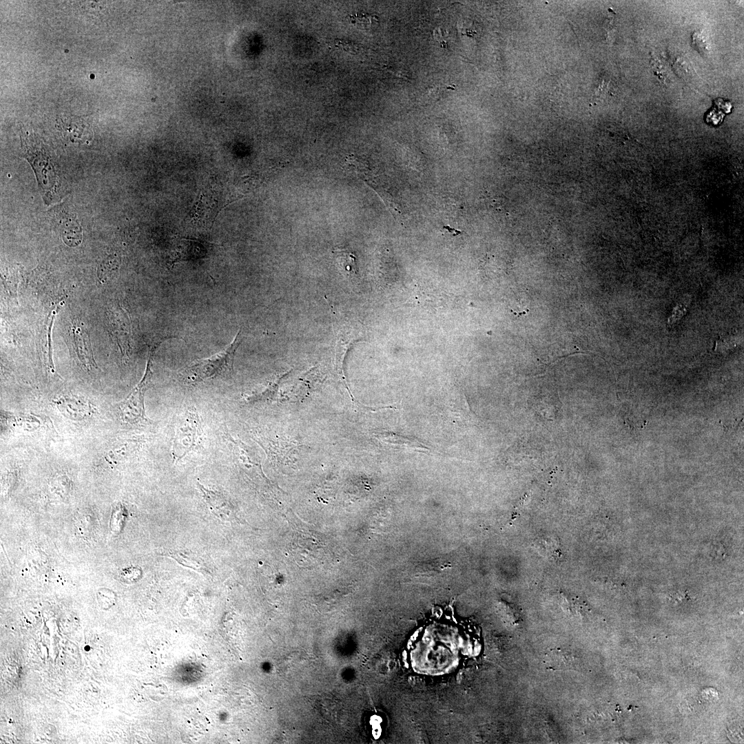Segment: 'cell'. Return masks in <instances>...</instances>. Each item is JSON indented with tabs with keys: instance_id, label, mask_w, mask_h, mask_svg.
<instances>
[{
	"instance_id": "1",
	"label": "cell",
	"mask_w": 744,
	"mask_h": 744,
	"mask_svg": "<svg viewBox=\"0 0 744 744\" xmlns=\"http://www.w3.org/2000/svg\"><path fill=\"white\" fill-rule=\"evenodd\" d=\"M242 342L238 331L233 341L220 352L205 359L197 360L179 373L185 384L195 385L204 381L225 377L233 370L234 355Z\"/></svg>"
},
{
	"instance_id": "2",
	"label": "cell",
	"mask_w": 744,
	"mask_h": 744,
	"mask_svg": "<svg viewBox=\"0 0 744 744\" xmlns=\"http://www.w3.org/2000/svg\"><path fill=\"white\" fill-rule=\"evenodd\" d=\"M201 419L194 408H187L176 420L172 444V457L175 462L188 453L203 446Z\"/></svg>"
},
{
	"instance_id": "3",
	"label": "cell",
	"mask_w": 744,
	"mask_h": 744,
	"mask_svg": "<svg viewBox=\"0 0 744 744\" xmlns=\"http://www.w3.org/2000/svg\"><path fill=\"white\" fill-rule=\"evenodd\" d=\"M152 358L148 360L144 375L131 393L117 406V413L124 423L142 426L151 423L145 413L144 395L152 375Z\"/></svg>"
},
{
	"instance_id": "4",
	"label": "cell",
	"mask_w": 744,
	"mask_h": 744,
	"mask_svg": "<svg viewBox=\"0 0 744 744\" xmlns=\"http://www.w3.org/2000/svg\"><path fill=\"white\" fill-rule=\"evenodd\" d=\"M54 403L63 414L71 420L81 421L90 418L96 410L90 402L74 396H64Z\"/></svg>"
},
{
	"instance_id": "5",
	"label": "cell",
	"mask_w": 744,
	"mask_h": 744,
	"mask_svg": "<svg viewBox=\"0 0 744 744\" xmlns=\"http://www.w3.org/2000/svg\"><path fill=\"white\" fill-rule=\"evenodd\" d=\"M198 487L207 507L215 515L223 520L233 517V506L224 494L206 488L200 484H198Z\"/></svg>"
},
{
	"instance_id": "6",
	"label": "cell",
	"mask_w": 744,
	"mask_h": 744,
	"mask_svg": "<svg viewBox=\"0 0 744 744\" xmlns=\"http://www.w3.org/2000/svg\"><path fill=\"white\" fill-rule=\"evenodd\" d=\"M141 446V441L135 438H124L113 444L105 453L104 459L110 464H118L130 459L136 455Z\"/></svg>"
},
{
	"instance_id": "7",
	"label": "cell",
	"mask_w": 744,
	"mask_h": 744,
	"mask_svg": "<svg viewBox=\"0 0 744 744\" xmlns=\"http://www.w3.org/2000/svg\"><path fill=\"white\" fill-rule=\"evenodd\" d=\"M534 546L541 555L552 560H557L561 555L560 543L555 536L542 535L536 538Z\"/></svg>"
},
{
	"instance_id": "8",
	"label": "cell",
	"mask_w": 744,
	"mask_h": 744,
	"mask_svg": "<svg viewBox=\"0 0 744 744\" xmlns=\"http://www.w3.org/2000/svg\"><path fill=\"white\" fill-rule=\"evenodd\" d=\"M168 556L174 559L180 564L191 568L200 572L209 573L207 567L204 564L203 560L199 559L195 556L187 552H183L181 551H174L168 553Z\"/></svg>"
},
{
	"instance_id": "9",
	"label": "cell",
	"mask_w": 744,
	"mask_h": 744,
	"mask_svg": "<svg viewBox=\"0 0 744 744\" xmlns=\"http://www.w3.org/2000/svg\"><path fill=\"white\" fill-rule=\"evenodd\" d=\"M333 253L336 254V255L340 258V260L343 261V263H344V265L347 270H350L352 271H355L354 258L351 253L348 252L346 250H342V249L339 250H334Z\"/></svg>"
},
{
	"instance_id": "10",
	"label": "cell",
	"mask_w": 744,
	"mask_h": 744,
	"mask_svg": "<svg viewBox=\"0 0 744 744\" xmlns=\"http://www.w3.org/2000/svg\"><path fill=\"white\" fill-rule=\"evenodd\" d=\"M113 261V258H107L99 267L98 276L101 281L107 280L110 276L112 269L114 268V264L112 265Z\"/></svg>"
}]
</instances>
